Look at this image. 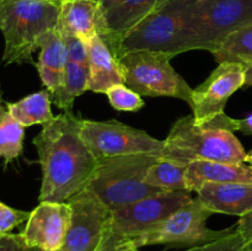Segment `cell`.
Wrapping results in <instances>:
<instances>
[{
  "label": "cell",
  "instance_id": "obj_1",
  "mask_svg": "<svg viewBox=\"0 0 252 251\" xmlns=\"http://www.w3.org/2000/svg\"><path fill=\"white\" fill-rule=\"evenodd\" d=\"M81 120L64 111L33 138L42 169L39 202H66L88 186L98 160L80 134Z\"/></svg>",
  "mask_w": 252,
  "mask_h": 251
},
{
  "label": "cell",
  "instance_id": "obj_2",
  "mask_svg": "<svg viewBox=\"0 0 252 251\" xmlns=\"http://www.w3.org/2000/svg\"><path fill=\"white\" fill-rule=\"evenodd\" d=\"M59 4L47 0H1L0 31L4 36L2 62L33 64L32 54L58 24Z\"/></svg>",
  "mask_w": 252,
  "mask_h": 251
},
{
  "label": "cell",
  "instance_id": "obj_3",
  "mask_svg": "<svg viewBox=\"0 0 252 251\" xmlns=\"http://www.w3.org/2000/svg\"><path fill=\"white\" fill-rule=\"evenodd\" d=\"M164 144L161 157L185 165L197 160L244 164L246 159L245 149L234 132L197 125L193 115L177 120Z\"/></svg>",
  "mask_w": 252,
  "mask_h": 251
},
{
  "label": "cell",
  "instance_id": "obj_4",
  "mask_svg": "<svg viewBox=\"0 0 252 251\" xmlns=\"http://www.w3.org/2000/svg\"><path fill=\"white\" fill-rule=\"evenodd\" d=\"M159 157V155L142 153L98 159L86 187L111 211L164 192V189L145 184L148 171Z\"/></svg>",
  "mask_w": 252,
  "mask_h": 251
},
{
  "label": "cell",
  "instance_id": "obj_5",
  "mask_svg": "<svg viewBox=\"0 0 252 251\" xmlns=\"http://www.w3.org/2000/svg\"><path fill=\"white\" fill-rule=\"evenodd\" d=\"M250 24L252 0H189L185 9L189 51L214 53L231 33Z\"/></svg>",
  "mask_w": 252,
  "mask_h": 251
},
{
  "label": "cell",
  "instance_id": "obj_6",
  "mask_svg": "<svg viewBox=\"0 0 252 251\" xmlns=\"http://www.w3.org/2000/svg\"><path fill=\"white\" fill-rule=\"evenodd\" d=\"M161 52L133 51L118 58L125 84L140 96L180 98L191 106L193 89Z\"/></svg>",
  "mask_w": 252,
  "mask_h": 251
},
{
  "label": "cell",
  "instance_id": "obj_7",
  "mask_svg": "<svg viewBox=\"0 0 252 251\" xmlns=\"http://www.w3.org/2000/svg\"><path fill=\"white\" fill-rule=\"evenodd\" d=\"M189 0H169L140 21L123 38L115 57L133 51L161 52L175 57L189 51L185 33V9Z\"/></svg>",
  "mask_w": 252,
  "mask_h": 251
},
{
  "label": "cell",
  "instance_id": "obj_8",
  "mask_svg": "<svg viewBox=\"0 0 252 251\" xmlns=\"http://www.w3.org/2000/svg\"><path fill=\"white\" fill-rule=\"evenodd\" d=\"M212 214H214L213 212L207 208L198 197L192 198L158 228L138 239L134 246L139 249L145 245L162 244L193 248L219 240L234 230V226L223 230L208 228L207 221Z\"/></svg>",
  "mask_w": 252,
  "mask_h": 251
},
{
  "label": "cell",
  "instance_id": "obj_9",
  "mask_svg": "<svg viewBox=\"0 0 252 251\" xmlns=\"http://www.w3.org/2000/svg\"><path fill=\"white\" fill-rule=\"evenodd\" d=\"M189 193L191 192L187 191L159 192L112 211L108 230L134 245L138 239L154 230L177 209L191 201Z\"/></svg>",
  "mask_w": 252,
  "mask_h": 251
},
{
  "label": "cell",
  "instance_id": "obj_10",
  "mask_svg": "<svg viewBox=\"0 0 252 251\" xmlns=\"http://www.w3.org/2000/svg\"><path fill=\"white\" fill-rule=\"evenodd\" d=\"M80 134L97 160L142 153L162 157L164 153V140L116 120H83Z\"/></svg>",
  "mask_w": 252,
  "mask_h": 251
},
{
  "label": "cell",
  "instance_id": "obj_11",
  "mask_svg": "<svg viewBox=\"0 0 252 251\" xmlns=\"http://www.w3.org/2000/svg\"><path fill=\"white\" fill-rule=\"evenodd\" d=\"M70 223L63 251H96L110 226L112 211L85 187L68 199Z\"/></svg>",
  "mask_w": 252,
  "mask_h": 251
},
{
  "label": "cell",
  "instance_id": "obj_12",
  "mask_svg": "<svg viewBox=\"0 0 252 251\" xmlns=\"http://www.w3.org/2000/svg\"><path fill=\"white\" fill-rule=\"evenodd\" d=\"M245 86V69L239 62H221L192 93L191 107L197 125L206 126L224 113L229 98Z\"/></svg>",
  "mask_w": 252,
  "mask_h": 251
},
{
  "label": "cell",
  "instance_id": "obj_13",
  "mask_svg": "<svg viewBox=\"0 0 252 251\" xmlns=\"http://www.w3.org/2000/svg\"><path fill=\"white\" fill-rule=\"evenodd\" d=\"M71 208L68 202H39L20 233L27 248L44 251L62 250L70 223Z\"/></svg>",
  "mask_w": 252,
  "mask_h": 251
},
{
  "label": "cell",
  "instance_id": "obj_14",
  "mask_svg": "<svg viewBox=\"0 0 252 251\" xmlns=\"http://www.w3.org/2000/svg\"><path fill=\"white\" fill-rule=\"evenodd\" d=\"M161 7L160 0H100L97 33L113 54L126 36Z\"/></svg>",
  "mask_w": 252,
  "mask_h": 251
},
{
  "label": "cell",
  "instance_id": "obj_15",
  "mask_svg": "<svg viewBox=\"0 0 252 251\" xmlns=\"http://www.w3.org/2000/svg\"><path fill=\"white\" fill-rule=\"evenodd\" d=\"M196 193L213 213L243 217L252 212V182L204 184Z\"/></svg>",
  "mask_w": 252,
  "mask_h": 251
},
{
  "label": "cell",
  "instance_id": "obj_16",
  "mask_svg": "<svg viewBox=\"0 0 252 251\" xmlns=\"http://www.w3.org/2000/svg\"><path fill=\"white\" fill-rule=\"evenodd\" d=\"M89 90L103 93L117 84H125L118 59L98 34L86 41Z\"/></svg>",
  "mask_w": 252,
  "mask_h": 251
},
{
  "label": "cell",
  "instance_id": "obj_17",
  "mask_svg": "<svg viewBox=\"0 0 252 251\" xmlns=\"http://www.w3.org/2000/svg\"><path fill=\"white\" fill-rule=\"evenodd\" d=\"M252 182V169L248 164L197 160L186 170V191L197 192L204 184Z\"/></svg>",
  "mask_w": 252,
  "mask_h": 251
},
{
  "label": "cell",
  "instance_id": "obj_18",
  "mask_svg": "<svg viewBox=\"0 0 252 251\" xmlns=\"http://www.w3.org/2000/svg\"><path fill=\"white\" fill-rule=\"evenodd\" d=\"M68 62L65 41L56 27L42 39L38 62L36 64L42 84L51 95L63 85Z\"/></svg>",
  "mask_w": 252,
  "mask_h": 251
},
{
  "label": "cell",
  "instance_id": "obj_19",
  "mask_svg": "<svg viewBox=\"0 0 252 251\" xmlns=\"http://www.w3.org/2000/svg\"><path fill=\"white\" fill-rule=\"evenodd\" d=\"M57 30L89 41L97 33L98 2L94 0H62Z\"/></svg>",
  "mask_w": 252,
  "mask_h": 251
},
{
  "label": "cell",
  "instance_id": "obj_20",
  "mask_svg": "<svg viewBox=\"0 0 252 251\" xmlns=\"http://www.w3.org/2000/svg\"><path fill=\"white\" fill-rule=\"evenodd\" d=\"M52 97L47 89L25 96L16 102H7L6 110L25 128L42 125L54 118L52 113Z\"/></svg>",
  "mask_w": 252,
  "mask_h": 251
},
{
  "label": "cell",
  "instance_id": "obj_21",
  "mask_svg": "<svg viewBox=\"0 0 252 251\" xmlns=\"http://www.w3.org/2000/svg\"><path fill=\"white\" fill-rule=\"evenodd\" d=\"M89 70L88 68L79 65L69 61L66 64L64 81L62 88L52 94V102L63 111H71L74 101L89 90Z\"/></svg>",
  "mask_w": 252,
  "mask_h": 251
},
{
  "label": "cell",
  "instance_id": "obj_22",
  "mask_svg": "<svg viewBox=\"0 0 252 251\" xmlns=\"http://www.w3.org/2000/svg\"><path fill=\"white\" fill-rule=\"evenodd\" d=\"M187 166L160 157L148 171L145 184L164 191H186Z\"/></svg>",
  "mask_w": 252,
  "mask_h": 251
},
{
  "label": "cell",
  "instance_id": "obj_23",
  "mask_svg": "<svg viewBox=\"0 0 252 251\" xmlns=\"http://www.w3.org/2000/svg\"><path fill=\"white\" fill-rule=\"evenodd\" d=\"M25 127L9 113L6 107L0 110V157L9 165L22 154Z\"/></svg>",
  "mask_w": 252,
  "mask_h": 251
},
{
  "label": "cell",
  "instance_id": "obj_24",
  "mask_svg": "<svg viewBox=\"0 0 252 251\" xmlns=\"http://www.w3.org/2000/svg\"><path fill=\"white\" fill-rule=\"evenodd\" d=\"M213 56L218 64L221 62H252V24L231 33L214 52Z\"/></svg>",
  "mask_w": 252,
  "mask_h": 251
},
{
  "label": "cell",
  "instance_id": "obj_25",
  "mask_svg": "<svg viewBox=\"0 0 252 251\" xmlns=\"http://www.w3.org/2000/svg\"><path fill=\"white\" fill-rule=\"evenodd\" d=\"M106 95L111 106L117 111L135 112V111L142 110L145 106L142 96L126 84H117L112 86L106 91Z\"/></svg>",
  "mask_w": 252,
  "mask_h": 251
},
{
  "label": "cell",
  "instance_id": "obj_26",
  "mask_svg": "<svg viewBox=\"0 0 252 251\" xmlns=\"http://www.w3.org/2000/svg\"><path fill=\"white\" fill-rule=\"evenodd\" d=\"M246 248H249V246L246 245L245 240L240 235L235 225L230 234L219 239V240L212 241V243L204 244V245L187 248L186 250L182 251H241Z\"/></svg>",
  "mask_w": 252,
  "mask_h": 251
},
{
  "label": "cell",
  "instance_id": "obj_27",
  "mask_svg": "<svg viewBox=\"0 0 252 251\" xmlns=\"http://www.w3.org/2000/svg\"><path fill=\"white\" fill-rule=\"evenodd\" d=\"M29 217L30 212L16 209L0 201V235L11 233L15 228L26 223Z\"/></svg>",
  "mask_w": 252,
  "mask_h": 251
},
{
  "label": "cell",
  "instance_id": "obj_28",
  "mask_svg": "<svg viewBox=\"0 0 252 251\" xmlns=\"http://www.w3.org/2000/svg\"><path fill=\"white\" fill-rule=\"evenodd\" d=\"M64 37L68 52L69 61L79 65L88 68V47L86 41L79 38V37L70 36V34H62Z\"/></svg>",
  "mask_w": 252,
  "mask_h": 251
},
{
  "label": "cell",
  "instance_id": "obj_29",
  "mask_svg": "<svg viewBox=\"0 0 252 251\" xmlns=\"http://www.w3.org/2000/svg\"><path fill=\"white\" fill-rule=\"evenodd\" d=\"M96 251H139L130 241L123 240L118 236L113 235L107 229L100 246Z\"/></svg>",
  "mask_w": 252,
  "mask_h": 251
},
{
  "label": "cell",
  "instance_id": "obj_30",
  "mask_svg": "<svg viewBox=\"0 0 252 251\" xmlns=\"http://www.w3.org/2000/svg\"><path fill=\"white\" fill-rule=\"evenodd\" d=\"M0 251H26V245L20 234H2L0 235Z\"/></svg>",
  "mask_w": 252,
  "mask_h": 251
},
{
  "label": "cell",
  "instance_id": "obj_31",
  "mask_svg": "<svg viewBox=\"0 0 252 251\" xmlns=\"http://www.w3.org/2000/svg\"><path fill=\"white\" fill-rule=\"evenodd\" d=\"M236 229L245 240L246 245L249 248H252V212L240 217L238 224H236Z\"/></svg>",
  "mask_w": 252,
  "mask_h": 251
},
{
  "label": "cell",
  "instance_id": "obj_32",
  "mask_svg": "<svg viewBox=\"0 0 252 251\" xmlns=\"http://www.w3.org/2000/svg\"><path fill=\"white\" fill-rule=\"evenodd\" d=\"M229 130L231 132H240L246 135H252V113L245 118H231L229 123Z\"/></svg>",
  "mask_w": 252,
  "mask_h": 251
},
{
  "label": "cell",
  "instance_id": "obj_33",
  "mask_svg": "<svg viewBox=\"0 0 252 251\" xmlns=\"http://www.w3.org/2000/svg\"><path fill=\"white\" fill-rule=\"evenodd\" d=\"M245 69V86H252V62L243 63Z\"/></svg>",
  "mask_w": 252,
  "mask_h": 251
},
{
  "label": "cell",
  "instance_id": "obj_34",
  "mask_svg": "<svg viewBox=\"0 0 252 251\" xmlns=\"http://www.w3.org/2000/svg\"><path fill=\"white\" fill-rule=\"evenodd\" d=\"M245 164H248L249 166L252 169V149L249 153H246V159H245Z\"/></svg>",
  "mask_w": 252,
  "mask_h": 251
},
{
  "label": "cell",
  "instance_id": "obj_35",
  "mask_svg": "<svg viewBox=\"0 0 252 251\" xmlns=\"http://www.w3.org/2000/svg\"><path fill=\"white\" fill-rule=\"evenodd\" d=\"M4 107V97H2V91H1V88H0V110Z\"/></svg>",
  "mask_w": 252,
  "mask_h": 251
},
{
  "label": "cell",
  "instance_id": "obj_36",
  "mask_svg": "<svg viewBox=\"0 0 252 251\" xmlns=\"http://www.w3.org/2000/svg\"><path fill=\"white\" fill-rule=\"evenodd\" d=\"M26 251H44V250H41V249H36V248H27L26 246ZM58 251H63V250H58Z\"/></svg>",
  "mask_w": 252,
  "mask_h": 251
},
{
  "label": "cell",
  "instance_id": "obj_37",
  "mask_svg": "<svg viewBox=\"0 0 252 251\" xmlns=\"http://www.w3.org/2000/svg\"><path fill=\"white\" fill-rule=\"evenodd\" d=\"M47 1H51V2H57V4H61L62 0H47Z\"/></svg>",
  "mask_w": 252,
  "mask_h": 251
},
{
  "label": "cell",
  "instance_id": "obj_38",
  "mask_svg": "<svg viewBox=\"0 0 252 251\" xmlns=\"http://www.w3.org/2000/svg\"><path fill=\"white\" fill-rule=\"evenodd\" d=\"M160 1H161V6H164V5L166 4V2L169 1V0H160Z\"/></svg>",
  "mask_w": 252,
  "mask_h": 251
},
{
  "label": "cell",
  "instance_id": "obj_39",
  "mask_svg": "<svg viewBox=\"0 0 252 251\" xmlns=\"http://www.w3.org/2000/svg\"><path fill=\"white\" fill-rule=\"evenodd\" d=\"M241 251H252V248H246V249H244V250H241Z\"/></svg>",
  "mask_w": 252,
  "mask_h": 251
},
{
  "label": "cell",
  "instance_id": "obj_40",
  "mask_svg": "<svg viewBox=\"0 0 252 251\" xmlns=\"http://www.w3.org/2000/svg\"><path fill=\"white\" fill-rule=\"evenodd\" d=\"M94 1H97L98 2V1H100V0H94Z\"/></svg>",
  "mask_w": 252,
  "mask_h": 251
},
{
  "label": "cell",
  "instance_id": "obj_41",
  "mask_svg": "<svg viewBox=\"0 0 252 251\" xmlns=\"http://www.w3.org/2000/svg\"><path fill=\"white\" fill-rule=\"evenodd\" d=\"M0 1H1V0H0Z\"/></svg>",
  "mask_w": 252,
  "mask_h": 251
}]
</instances>
